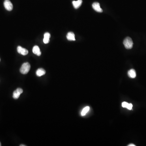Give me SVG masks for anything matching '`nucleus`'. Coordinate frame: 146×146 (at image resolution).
Masks as SVG:
<instances>
[{
	"label": "nucleus",
	"instance_id": "obj_19",
	"mask_svg": "<svg viewBox=\"0 0 146 146\" xmlns=\"http://www.w3.org/2000/svg\"></svg>",
	"mask_w": 146,
	"mask_h": 146
},
{
	"label": "nucleus",
	"instance_id": "obj_18",
	"mask_svg": "<svg viewBox=\"0 0 146 146\" xmlns=\"http://www.w3.org/2000/svg\"><path fill=\"white\" fill-rule=\"evenodd\" d=\"M1 146V143L0 142V146Z\"/></svg>",
	"mask_w": 146,
	"mask_h": 146
},
{
	"label": "nucleus",
	"instance_id": "obj_6",
	"mask_svg": "<svg viewBox=\"0 0 146 146\" xmlns=\"http://www.w3.org/2000/svg\"><path fill=\"white\" fill-rule=\"evenodd\" d=\"M17 51L18 53L21 54L25 56L28 54V51L26 49L22 47L21 46H18L17 48Z\"/></svg>",
	"mask_w": 146,
	"mask_h": 146
},
{
	"label": "nucleus",
	"instance_id": "obj_17",
	"mask_svg": "<svg viewBox=\"0 0 146 146\" xmlns=\"http://www.w3.org/2000/svg\"><path fill=\"white\" fill-rule=\"evenodd\" d=\"M20 146H25V145H20Z\"/></svg>",
	"mask_w": 146,
	"mask_h": 146
},
{
	"label": "nucleus",
	"instance_id": "obj_3",
	"mask_svg": "<svg viewBox=\"0 0 146 146\" xmlns=\"http://www.w3.org/2000/svg\"><path fill=\"white\" fill-rule=\"evenodd\" d=\"M4 6L8 11H11L13 10V4L10 0H5L4 2Z\"/></svg>",
	"mask_w": 146,
	"mask_h": 146
},
{
	"label": "nucleus",
	"instance_id": "obj_11",
	"mask_svg": "<svg viewBox=\"0 0 146 146\" xmlns=\"http://www.w3.org/2000/svg\"><path fill=\"white\" fill-rule=\"evenodd\" d=\"M67 38L69 41H75V34L72 32L68 33L67 35Z\"/></svg>",
	"mask_w": 146,
	"mask_h": 146
},
{
	"label": "nucleus",
	"instance_id": "obj_12",
	"mask_svg": "<svg viewBox=\"0 0 146 146\" xmlns=\"http://www.w3.org/2000/svg\"><path fill=\"white\" fill-rule=\"evenodd\" d=\"M36 74L37 76L40 77L45 74L46 71L42 68H40L36 70Z\"/></svg>",
	"mask_w": 146,
	"mask_h": 146
},
{
	"label": "nucleus",
	"instance_id": "obj_7",
	"mask_svg": "<svg viewBox=\"0 0 146 146\" xmlns=\"http://www.w3.org/2000/svg\"><path fill=\"white\" fill-rule=\"evenodd\" d=\"M82 2V0H78L77 1H73L72 2V4L74 6V8L77 9L81 6Z\"/></svg>",
	"mask_w": 146,
	"mask_h": 146
},
{
	"label": "nucleus",
	"instance_id": "obj_15",
	"mask_svg": "<svg viewBox=\"0 0 146 146\" xmlns=\"http://www.w3.org/2000/svg\"><path fill=\"white\" fill-rule=\"evenodd\" d=\"M132 107H133V105H132V104H128L127 108L128 109L131 110L132 109Z\"/></svg>",
	"mask_w": 146,
	"mask_h": 146
},
{
	"label": "nucleus",
	"instance_id": "obj_16",
	"mask_svg": "<svg viewBox=\"0 0 146 146\" xmlns=\"http://www.w3.org/2000/svg\"><path fill=\"white\" fill-rule=\"evenodd\" d=\"M128 146H135V145H134L133 144H130L129 145H128Z\"/></svg>",
	"mask_w": 146,
	"mask_h": 146
},
{
	"label": "nucleus",
	"instance_id": "obj_9",
	"mask_svg": "<svg viewBox=\"0 0 146 146\" xmlns=\"http://www.w3.org/2000/svg\"><path fill=\"white\" fill-rule=\"evenodd\" d=\"M50 34L49 32H46L44 34V38L43 40V42L44 44H47L50 42Z\"/></svg>",
	"mask_w": 146,
	"mask_h": 146
},
{
	"label": "nucleus",
	"instance_id": "obj_13",
	"mask_svg": "<svg viewBox=\"0 0 146 146\" xmlns=\"http://www.w3.org/2000/svg\"><path fill=\"white\" fill-rule=\"evenodd\" d=\"M89 110V107L86 106V107L84 108L82 110V112H81V115L82 116H84L85 115L86 113L88 112Z\"/></svg>",
	"mask_w": 146,
	"mask_h": 146
},
{
	"label": "nucleus",
	"instance_id": "obj_10",
	"mask_svg": "<svg viewBox=\"0 0 146 146\" xmlns=\"http://www.w3.org/2000/svg\"><path fill=\"white\" fill-rule=\"evenodd\" d=\"M128 75L130 78H134L136 76L135 70L134 69H131L130 70H129L128 72Z\"/></svg>",
	"mask_w": 146,
	"mask_h": 146
},
{
	"label": "nucleus",
	"instance_id": "obj_14",
	"mask_svg": "<svg viewBox=\"0 0 146 146\" xmlns=\"http://www.w3.org/2000/svg\"><path fill=\"white\" fill-rule=\"evenodd\" d=\"M128 103H127V102H122V107L127 108V106H128Z\"/></svg>",
	"mask_w": 146,
	"mask_h": 146
},
{
	"label": "nucleus",
	"instance_id": "obj_5",
	"mask_svg": "<svg viewBox=\"0 0 146 146\" xmlns=\"http://www.w3.org/2000/svg\"><path fill=\"white\" fill-rule=\"evenodd\" d=\"M92 7L93 9L97 12L102 13L103 12V10L101 8L100 6V4L98 2H94L92 4Z\"/></svg>",
	"mask_w": 146,
	"mask_h": 146
},
{
	"label": "nucleus",
	"instance_id": "obj_4",
	"mask_svg": "<svg viewBox=\"0 0 146 146\" xmlns=\"http://www.w3.org/2000/svg\"><path fill=\"white\" fill-rule=\"evenodd\" d=\"M23 90L21 88H18L13 92V98L14 99H18L20 95L23 92Z\"/></svg>",
	"mask_w": 146,
	"mask_h": 146
},
{
	"label": "nucleus",
	"instance_id": "obj_8",
	"mask_svg": "<svg viewBox=\"0 0 146 146\" xmlns=\"http://www.w3.org/2000/svg\"><path fill=\"white\" fill-rule=\"evenodd\" d=\"M32 52L34 54H36L38 56H40L41 55V52L40 50V48L37 46H34L32 48Z\"/></svg>",
	"mask_w": 146,
	"mask_h": 146
},
{
	"label": "nucleus",
	"instance_id": "obj_1",
	"mask_svg": "<svg viewBox=\"0 0 146 146\" xmlns=\"http://www.w3.org/2000/svg\"><path fill=\"white\" fill-rule=\"evenodd\" d=\"M30 68V66L28 62H25L22 66L20 69V72L23 74H27L29 72Z\"/></svg>",
	"mask_w": 146,
	"mask_h": 146
},
{
	"label": "nucleus",
	"instance_id": "obj_2",
	"mask_svg": "<svg viewBox=\"0 0 146 146\" xmlns=\"http://www.w3.org/2000/svg\"><path fill=\"white\" fill-rule=\"evenodd\" d=\"M124 44L125 46V48L127 49H130L133 47V42L131 38L127 37L124 40Z\"/></svg>",
	"mask_w": 146,
	"mask_h": 146
}]
</instances>
